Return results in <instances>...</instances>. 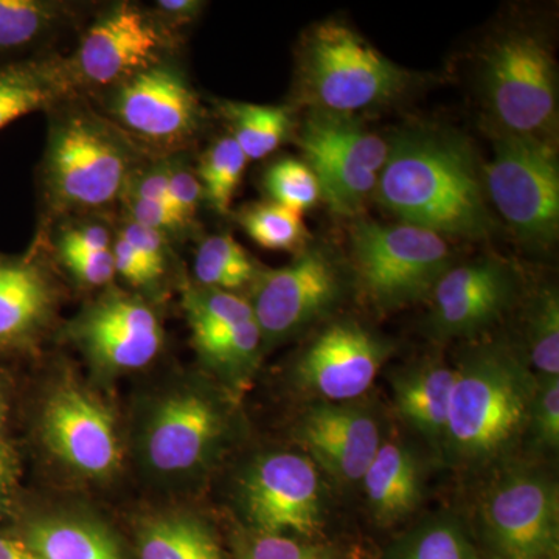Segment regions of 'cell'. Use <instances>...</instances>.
<instances>
[{
	"label": "cell",
	"mask_w": 559,
	"mask_h": 559,
	"mask_svg": "<svg viewBox=\"0 0 559 559\" xmlns=\"http://www.w3.org/2000/svg\"><path fill=\"white\" fill-rule=\"evenodd\" d=\"M168 187H170V200L173 209L183 223H189L200 207L204 191L198 175L191 173L186 165H167Z\"/></svg>",
	"instance_id": "74e56055"
},
{
	"label": "cell",
	"mask_w": 559,
	"mask_h": 559,
	"mask_svg": "<svg viewBox=\"0 0 559 559\" xmlns=\"http://www.w3.org/2000/svg\"><path fill=\"white\" fill-rule=\"evenodd\" d=\"M297 443L337 484H360L384 441L382 419L367 403H316L294 428Z\"/></svg>",
	"instance_id": "e0dca14e"
},
{
	"label": "cell",
	"mask_w": 559,
	"mask_h": 559,
	"mask_svg": "<svg viewBox=\"0 0 559 559\" xmlns=\"http://www.w3.org/2000/svg\"><path fill=\"white\" fill-rule=\"evenodd\" d=\"M66 266L80 283L87 286H105L116 275L112 250L100 252L76 253L61 257Z\"/></svg>",
	"instance_id": "ab89813d"
},
{
	"label": "cell",
	"mask_w": 559,
	"mask_h": 559,
	"mask_svg": "<svg viewBox=\"0 0 559 559\" xmlns=\"http://www.w3.org/2000/svg\"><path fill=\"white\" fill-rule=\"evenodd\" d=\"M131 162L127 143L106 121L87 110H69L49 132L44 189L57 207H105L127 189Z\"/></svg>",
	"instance_id": "277c9868"
},
{
	"label": "cell",
	"mask_w": 559,
	"mask_h": 559,
	"mask_svg": "<svg viewBox=\"0 0 559 559\" xmlns=\"http://www.w3.org/2000/svg\"><path fill=\"white\" fill-rule=\"evenodd\" d=\"M202 360L231 388L240 389L259 364L263 340L255 319L193 336Z\"/></svg>",
	"instance_id": "4316f807"
},
{
	"label": "cell",
	"mask_w": 559,
	"mask_h": 559,
	"mask_svg": "<svg viewBox=\"0 0 559 559\" xmlns=\"http://www.w3.org/2000/svg\"><path fill=\"white\" fill-rule=\"evenodd\" d=\"M110 249V235L102 224H81L64 231L60 240V255L100 252Z\"/></svg>",
	"instance_id": "b9f144b4"
},
{
	"label": "cell",
	"mask_w": 559,
	"mask_h": 559,
	"mask_svg": "<svg viewBox=\"0 0 559 559\" xmlns=\"http://www.w3.org/2000/svg\"><path fill=\"white\" fill-rule=\"evenodd\" d=\"M128 207H130L131 221L140 226L148 227V229L160 231L162 235L186 226L175 210L160 204V202L142 200V198L130 194Z\"/></svg>",
	"instance_id": "60d3db41"
},
{
	"label": "cell",
	"mask_w": 559,
	"mask_h": 559,
	"mask_svg": "<svg viewBox=\"0 0 559 559\" xmlns=\"http://www.w3.org/2000/svg\"><path fill=\"white\" fill-rule=\"evenodd\" d=\"M112 112L124 128L156 145H178L198 130L197 92L176 69L153 66L119 84Z\"/></svg>",
	"instance_id": "d6986e66"
},
{
	"label": "cell",
	"mask_w": 559,
	"mask_h": 559,
	"mask_svg": "<svg viewBox=\"0 0 559 559\" xmlns=\"http://www.w3.org/2000/svg\"><path fill=\"white\" fill-rule=\"evenodd\" d=\"M183 308L193 336L248 322L253 318L249 300L229 290L191 286L183 294Z\"/></svg>",
	"instance_id": "836d02e7"
},
{
	"label": "cell",
	"mask_w": 559,
	"mask_h": 559,
	"mask_svg": "<svg viewBox=\"0 0 559 559\" xmlns=\"http://www.w3.org/2000/svg\"><path fill=\"white\" fill-rule=\"evenodd\" d=\"M162 17L173 22H189L202 10V2L197 0H160L157 2Z\"/></svg>",
	"instance_id": "bcb514c9"
},
{
	"label": "cell",
	"mask_w": 559,
	"mask_h": 559,
	"mask_svg": "<svg viewBox=\"0 0 559 559\" xmlns=\"http://www.w3.org/2000/svg\"><path fill=\"white\" fill-rule=\"evenodd\" d=\"M235 559H341L329 544L296 536L270 535L238 528L231 538Z\"/></svg>",
	"instance_id": "e575fe53"
},
{
	"label": "cell",
	"mask_w": 559,
	"mask_h": 559,
	"mask_svg": "<svg viewBox=\"0 0 559 559\" xmlns=\"http://www.w3.org/2000/svg\"><path fill=\"white\" fill-rule=\"evenodd\" d=\"M130 194H132V197L142 198V200L160 202V204L168 205V207L173 209L170 187H168L167 165L162 168H153V170L140 175L139 178L134 179V182H132Z\"/></svg>",
	"instance_id": "ee69618b"
},
{
	"label": "cell",
	"mask_w": 559,
	"mask_h": 559,
	"mask_svg": "<svg viewBox=\"0 0 559 559\" xmlns=\"http://www.w3.org/2000/svg\"><path fill=\"white\" fill-rule=\"evenodd\" d=\"M165 47L167 39L160 25L146 11L132 3H117L84 33L75 57L66 68L72 83L119 86L159 64Z\"/></svg>",
	"instance_id": "9a60e30c"
},
{
	"label": "cell",
	"mask_w": 559,
	"mask_h": 559,
	"mask_svg": "<svg viewBox=\"0 0 559 559\" xmlns=\"http://www.w3.org/2000/svg\"><path fill=\"white\" fill-rule=\"evenodd\" d=\"M70 336L92 366L123 373L148 366L159 355L164 331L145 301L108 293L73 320Z\"/></svg>",
	"instance_id": "2e32d148"
},
{
	"label": "cell",
	"mask_w": 559,
	"mask_h": 559,
	"mask_svg": "<svg viewBox=\"0 0 559 559\" xmlns=\"http://www.w3.org/2000/svg\"><path fill=\"white\" fill-rule=\"evenodd\" d=\"M264 187L272 202L304 215L322 200L320 183L305 160L282 159L271 165Z\"/></svg>",
	"instance_id": "d590c367"
},
{
	"label": "cell",
	"mask_w": 559,
	"mask_h": 559,
	"mask_svg": "<svg viewBox=\"0 0 559 559\" xmlns=\"http://www.w3.org/2000/svg\"><path fill=\"white\" fill-rule=\"evenodd\" d=\"M40 433L51 454L68 468L91 479H106L123 460L112 412L79 385H60L47 396Z\"/></svg>",
	"instance_id": "5bb4252c"
},
{
	"label": "cell",
	"mask_w": 559,
	"mask_h": 559,
	"mask_svg": "<svg viewBox=\"0 0 559 559\" xmlns=\"http://www.w3.org/2000/svg\"><path fill=\"white\" fill-rule=\"evenodd\" d=\"M393 352V344L353 320L326 326L300 353L293 382L322 403L359 400L371 388Z\"/></svg>",
	"instance_id": "4fadbf2b"
},
{
	"label": "cell",
	"mask_w": 559,
	"mask_h": 559,
	"mask_svg": "<svg viewBox=\"0 0 559 559\" xmlns=\"http://www.w3.org/2000/svg\"><path fill=\"white\" fill-rule=\"evenodd\" d=\"M485 180L496 209L521 240L538 248L557 241L559 165L550 143L503 132Z\"/></svg>",
	"instance_id": "9c48e42d"
},
{
	"label": "cell",
	"mask_w": 559,
	"mask_h": 559,
	"mask_svg": "<svg viewBox=\"0 0 559 559\" xmlns=\"http://www.w3.org/2000/svg\"><path fill=\"white\" fill-rule=\"evenodd\" d=\"M536 380L559 378V299L557 289H540L527 316V352Z\"/></svg>",
	"instance_id": "4dcf8cb0"
},
{
	"label": "cell",
	"mask_w": 559,
	"mask_h": 559,
	"mask_svg": "<svg viewBox=\"0 0 559 559\" xmlns=\"http://www.w3.org/2000/svg\"><path fill=\"white\" fill-rule=\"evenodd\" d=\"M248 157L230 135L216 140L202 156L198 179L210 205L219 213H227L235 191L240 186Z\"/></svg>",
	"instance_id": "d6a6232c"
},
{
	"label": "cell",
	"mask_w": 559,
	"mask_h": 559,
	"mask_svg": "<svg viewBox=\"0 0 559 559\" xmlns=\"http://www.w3.org/2000/svg\"><path fill=\"white\" fill-rule=\"evenodd\" d=\"M22 540L39 559H127L105 525L76 514L28 522Z\"/></svg>",
	"instance_id": "603a6c76"
},
{
	"label": "cell",
	"mask_w": 559,
	"mask_h": 559,
	"mask_svg": "<svg viewBox=\"0 0 559 559\" xmlns=\"http://www.w3.org/2000/svg\"><path fill=\"white\" fill-rule=\"evenodd\" d=\"M69 21V5L50 0H0V66L24 61ZM28 60V58H27Z\"/></svg>",
	"instance_id": "484cf974"
},
{
	"label": "cell",
	"mask_w": 559,
	"mask_h": 559,
	"mask_svg": "<svg viewBox=\"0 0 559 559\" xmlns=\"http://www.w3.org/2000/svg\"><path fill=\"white\" fill-rule=\"evenodd\" d=\"M429 331L439 340L476 337L491 329L518 297L514 271L498 260L450 267L433 288Z\"/></svg>",
	"instance_id": "ac0fdd59"
},
{
	"label": "cell",
	"mask_w": 559,
	"mask_h": 559,
	"mask_svg": "<svg viewBox=\"0 0 559 559\" xmlns=\"http://www.w3.org/2000/svg\"><path fill=\"white\" fill-rule=\"evenodd\" d=\"M242 229L261 248L300 252L308 240V230L299 213L275 202H260L241 210Z\"/></svg>",
	"instance_id": "1f68e13d"
},
{
	"label": "cell",
	"mask_w": 559,
	"mask_h": 559,
	"mask_svg": "<svg viewBox=\"0 0 559 559\" xmlns=\"http://www.w3.org/2000/svg\"><path fill=\"white\" fill-rule=\"evenodd\" d=\"M477 533L488 559H559V489L527 463L499 469L481 491Z\"/></svg>",
	"instance_id": "8992f818"
},
{
	"label": "cell",
	"mask_w": 559,
	"mask_h": 559,
	"mask_svg": "<svg viewBox=\"0 0 559 559\" xmlns=\"http://www.w3.org/2000/svg\"><path fill=\"white\" fill-rule=\"evenodd\" d=\"M484 90L506 134L533 135L554 128L558 112L557 64L539 36L510 33L485 55Z\"/></svg>",
	"instance_id": "30bf717a"
},
{
	"label": "cell",
	"mask_w": 559,
	"mask_h": 559,
	"mask_svg": "<svg viewBox=\"0 0 559 559\" xmlns=\"http://www.w3.org/2000/svg\"><path fill=\"white\" fill-rule=\"evenodd\" d=\"M219 110L229 123L230 138L238 143L248 160L270 156L288 138L290 112L282 106L224 102Z\"/></svg>",
	"instance_id": "f1b7e54d"
},
{
	"label": "cell",
	"mask_w": 559,
	"mask_h": 559,
	"mask_svg": "<svg viewBox=\"0 0 559 559\" xmlns=\"http://www.w3.org/2000/svg\"><path fill=\"white\" fill-rule=\"evenodd\" d=\"M299 145L319 180L322 200L334 213L356 215L377 190L389 143L353 116L312 109L301 124Z\"/></svg>",
	"instance_id": "8fae6325"
},
{
	"label": "cell",
	"mask_w": 559,
	"mask_h": 559,
	"mask_svg": "<svg viewBox=\"0 0 559 559\" xmlns=\"http://www.w3.org/2000/svg\"><path fill=\"white\" fill-rule=\"evenodd\" d=\"M110 250H112L114 264H116V274H120L131 285L146 286L156 282L145 261L140 259L139 253L123 238L117 237Z\"/></svg>",
	"instance_id": "7bdbcfd3"
},
{
	"label": "cell",
	"mask_w": 559,
	"mask_h": 559,
	"mask_svg": "<svg viewBox=\"0 0 559 559\" xmlns=\"http://www.w3.org/2000/svg\"><path fill=\"white\" fill-rule=\"evenodd\" d=\"M382 559H485L452 514L426 518L393 540Z\"/></svg>",
	"instance_id": "83f0119b"
},
{
	"label": "cell",
	"mask_w": 559,
	"mask_h": 559,
	"mask_svg": "<svg viewBox=\"0 0 559 559\" xmlns=\"http://www.w3.org/2000/svg\"><path fill=\"white\" fill-rule=\"evenodd\" d=\"M349 245L359 288L380 311L425 300L451 267L444 238L411 224L359 221Z\"/></svg>",
	"instance_id": "5b68a950"
},
{
	"label": "cell",
	"mask_w": 559,
	"mask_h": 559,
	"mask_svg": "<svg viewBox=\"0 0 559 559\" xmlns=\"http://www.w3.org/2000/svg\"><path fill=\"white\" fill-rule=\"evenodd\" d=\"M70 86L66 64L24 60L0 66V130L21 117L50 108Z\"/></svg>",
	"instance_id": "d4e9b609"
},
{
	"label": "cell",
	"mask_w": 559,
	"mask_h": 559,
	"mask_svg": "<svg viewBox=\"0 0 559 559\" xmlns=\"http://www.w3.org/2000/svg\"><path fill=\"white\" fill-rule=\"evenodd\" d=\"M57 290L33 255L0 253V352L31 347L49 325Z\"/></svg>",
	"instance_id": "ffe728a7"
},
{
	"label": "cell",
	"mask_w": 559,
	"mask_h": 559,
	"mask_svg": "<svg viewBox=\"0 0 559 559\" xmlns=\"http://www.w3.org/2000/svg\"><path fill=\"white\" fill-rule=\"evenodd\" d=\"M194 274L204 288L240 289L255 280V263L230 235H213L202 241L194 260Z\"/></svg>",
	"instance_id": "f546056e"
},
{
	"label": "cell",
	"mask_w": 559,
	"mask_h": 559,
	"mask_svg": "<svg viewBox=\"0 0 559 559\" xmlns=\"http://www.w3.org/2000/svg\"><path fill=\"white\" fill-rule=\"evenodd\" d=\"M242 527L318 539L325 522V487L314 462L293 451L250 460L237 481Z\"/></svg>",
	"instance_id": "52a82bcc"
},
{
	"label": "cell",
	"mask_w": 559,
	"mask_h": 559,
	"mask_svg": "<svg viewBox=\"0 0 559 559\" xmlns=\"http://www.w3.org/2000/svg\"><path fill=\"white\" fill-rule=\"evenodd\" d=\"M0 559H39L22 539L0 535Z\"/></svg>",
	"instance_id": "7dc6e473"
},
{
	"label": "cell",
	"mask_w": 559,
	"mask_h": 559,
	"mask_svg": "<svg viewBox=\"0 0 559 559\" xmlns=\"http://www.w3.org/2000/svg\"><path fill=\"white\" fill-rule=\"evenodd\" d=\"M229 430V412L213 393L198 388L173 390L146 412L140 429V455L156 476H193L215 462Z\"/></svg>",
	"instance_id": "ba28073f"
},
{
	"label": "cell",
	"mask_w": 559,
	"mask_h": 559,
	"mask_svg": "<svg viewBox=\"0 0 559 559\" xmlns=\"http://www.w3.org/2000/svg\"><path fill=\"white\" fill-rule=\"evenodd\" d=\"M390 384L400 418L441 452L450 415L454 369L441 359L426 358L396 371Z\"/></svg>",
	"instance_id": "7402d4cb"
},
{
	"label": "cell",
	"mask_w": 559,
	"mask_h": 559,
	"mask_svg": "<svg viewBox=\"0 0 559 559\" xmlns=\"http://www.w3.org/2000/svg\"><path fill=\"white\" fill-rule=\"evenodd\" d=\"M119 237L123 238L139 253L140 259L145 261L154 278L157 280L164 274L165 248H167L165 246V235L130 221V223L124 224Z\"/></svg>",
	"instance_id": "f35d334b"
},
{
	"label": "cell",
	"mask_w": 559,
	"mask_h": 559,
	"mask_svg": "<svg viewBox=\"0 0 559 559\" xmlns=\"http://www.w3.org/2000/svg\"><path fill=\"white\" fill-rule=\"evenodd\" d=\"M538 380L522 349L503 341L474 345L454 369L441 455L459 469H479L516 450L527 432Z\"/></svg>",
	"instance_id": "7a4b0ae2"
},
{
	"label": "cell",
	"mask_w": 559,
	"mask_h": 559,
	"mask_svg": "<svg viewBox=\"0 0 559 559\" xmlns=\"http://www.w3.org/2000/svg\"><path fill=\"white\" fill-rule=\"evenodd\" d=\"M17 465L13 452L5 441H0V521L5 516L16 487Z\"/></svg>",
	"instance_id": "f6af8a7d"
},
{
	"label": "cell",
	"mask_w": 559,
	"mask_h": 559,
	"mask_svg": "<svg viewBox=\"0 0 559 559\" xmlns=\"http://www.w3.org/2000/svg\"><path fill=\"white\" fill-rule=\"evenodd\" d=\"M139 559H226L215 530L190 511H164L140 522Z\"/></svg>",
	"instance_id": "cb8c5ba5"
},
{
	"label": "cell",
	"mask_w": 559,
	"mask_h": 559,
	"mask_svg": "<svg viewBox=\"0 0 559 559\" xmlns=\"http://www.w3.org/2000/svg\"><path fill=\"white\" fill-rule=\"evenodd\" d=\"M374 193L389 212L411 226L476 240L495 230L473 150L452 132L396 134L389 143Z\"/></svg>",
	"instance_id": "6da1fadb"
},
{
	"label": "cell",
	"mask_w": 559,
	"mask_h": 559,
	"mask_svg": "<svg viewBox=\"0 0 559 559\" xmlns=\"http://www.w3.org/2000/svg\"><path fill=\"white\" fill-rule=\"evenodd\" d=\"M407 73L347 25L319 24L300 57V92L314 110L353 116L404 90Z\"/></svg>",
	"instance_id": "3957f363"
},
{
	"label": "cell",
	"mask_w": 559,
	"mask_h": 559,
	"mask_svg": "<svg viewBox=\"0 0 559 559\" xmlns=\"http://www.w3.org/2000/svg\"><path fill=\"white\" fill-rule=\"evenodd\" d=\"M342 294V272L320 249H305L288 266L259 272L249 304L263 347L289 340L318 322L336 308Z\"/></svg>",
	"instance_id": "7c38bea8"
},
{
	"label": "cell",
	"mask_w": 559,
	"mask_h": 559,
	"mask_svg": "<svg viewBox=\"0 0 559 559\" xmlns=\"http://www.w3.org/2000/svg\"><path fill=\"white\" fill-rule=\"evenodd\" d=\"M360 484L373 521L381 527H390L407 520L418 509L425 474L418 455L407 444L384 439Z\"/></svg>",
	"instance_id": "44dd1931"
},
{
	"label": "cell",
	"mask_w": 559,
	"mask_h": 559,
	"mask_svg": "<svg viewBox=\"0 0 559 559\" xmlns=\"http://www.w3.org/2000/svg\"><path fill=\"white\" fill-rule=\"evenodd\" d=\"M536 450L557 452L559 447V378L538 380L530 406L527 432Z\"/></svg>",
	"instance_id": "8d00e7d4"
},
{
	"label": "cell",
	"mask_w": 559,
	"mask_h": 559,
	"mask_svg": "<svg viewBox=\"0 0 559 559\" xmlns=\"http://www.w3.org/2000/svg\"><path fill=\"white\" fill-rule=\"evenodd\" d=\"M7 421V401L3 395L2 385H0V441H2V430Z\"/></svg>",
	"instance_id": "c3c4849f"
}]
</instances>
